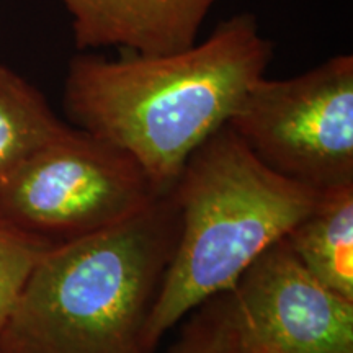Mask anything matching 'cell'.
Returning <instances> with one entry per match:
<instances>
[{"mask_svg":"<svg viewBox=\"0 0 353 353\" xmlns=\"http://www.w3.org/2000/svg\"><path fill=\"white\" fill-rule=\"evenodd\" d=\"M68 126L37 87L0 64V183Z\"/></svg>","mask_w":353,"mask_h":353,"instance_id":"9c48e42d","label":"cell"},{"mask_svg":"<svg viewBox=\"0 0 353 353\" xmlns=\"http://www.w3.org/2000/svg\"><path fill=\"white\" fill-rule=\"evenodd\" d=\"M272 57L273 44L252 13H237L203 43L169 54L108 59L81 51L69 63L64 110L74 126L123 149L169 192Z\"/></svg>","mask_w":353,"mask_h":353,"instance_id":"6da1fadb","label":"cell"},{"mask_svg":"<svg viewBox=\"0 0 353 353\" xmlns=\"http://www.w3.org/2000/svg\"><path fill=\"white\" fill-rule=\"evenodd\" d=\"M165 193L123 149L68 126L0 183V218L56 245L112 228Z\"/></svg>","mask_w":353,"mask_h":353,"instance_id":"277c9868","label":"cell"},{"mask_svg":"<svg viewBox=\"0 0 353 353\" xmlns=\"http://www.w3.org/2000/svg\"><path fill=\"white\" fill-rule=\"evenodd\" d=\"M0 353H2V352H0Z\"/></svg>","mask_w":353,"mask_h":353,"instance_id":"4fadbf2b","label":"cell"},{"mask_svg":"<svg viewBox=\"0 0 353 353\" xmlns=\"http://www.w3.org/2000/svg\"><path fill=\"white\" fill-rule=\"evenodd\" d=\"M52 245L0 218V329L33 268Z\"/></svg>","mask_w":353,"mask_h":353,"instance_id":"30bf717a","label":"cell"},{"mask_svg":"<svg viewBox=\"0 0 353 353\" xmlns=\"http://www.w3.org/2000/svg\"><path fill=\"white\" fill-rule=\"evenodd\" d=\"M245 343H247V352L249 353H281L280 350H276V348L265 345V343H260V342H252L245 339Z\"/></svg>","mask_w":353,"mask_h":353,"instance_id":"7c38bea8","label":"cell"},{"mask_svg":"<svg viewBox=\"0 0 353 353\" xmlns=\"http://www.w3.org/2000/svg\"><path fill=\"white\" fill-rule=\"evenodd\" d=\"M172 195L179 236L145 324L149 353L190 311L231 290L255 259L285 239L319 192L276 174L224 125L187 159Z\"/></svg>","mask_w":353,"mask_h":353,"instance_id":"3957f363","label":"cell"},{"mask_svg":"<svg viewBox=\"0 0 353 353\" xmlns=\"http://www.w3.org/2000/svg\"><path fill=\"white\" fill-rule=\"evenodd\" d=\"M224 296L247 341L281 353H353V301L311 275L286 239L255 259Z\"/></svg>","mask_w":353,"mask_h":353,"instance_id":"8992f818","label":"cell"},{"mask_svg":"<svg viewBox=\"0 0 353 353\" xmlns=\"http://www.w3.org/2000/svg\"><path fill=\"white\" fill-rule=\"evenodd\" d=\"M170 353H249L224 293L216 294L185 325Z\"/></svg>","mask_w":353,"mask_h":353,"instance_id":"8fae6325","label":"cell"},{"mask_svg":"<svg viewBox=\"0 0 353 353\" xmlns=\"http://www.w3.org/2000/svg\"><path fill=\"white\" fill-rule=\"evenodd\" d=\"M72 20L79 51L118 48L134 54H169L196 43L219 0H59Z\"/></svg>","mask_w":353,"mask_h":353,"instance_id":"52a82bcc","label":"cell"},{"mask_svg":"<svg viewBox=\"0 0 353 353\" xmlns=\"http://www.w3.org/2000/svg\"><path fill=\"white\" fill-rule=\"evenodd\" d=\"M285 239L311 275L353 301V183L319 192Z\"/></svg>","mask_w":353,"mask_h":353,"instance_id":"ba28073f","label":"cell"},{"mask_svg":"<svg viewBox=\"0 0 353 353\" xmlns=\"http://www.w3.org/2000/svg\"><path fill=\"white\" fill-rule=\"evenodd\" d=\"M228 125L265 165L316 192L353 183V56L260 77Z\"/></svg>","mask_w":353,"mask_h":353,"instance_id":"5b68a950","label":"cell"},{"mask_svg":"<svg viewBox=\"0 0 353 353\" xmlns=\"http://www.w3.org/2000/svg\"><path fill=\"white\" fill-rule=\"evenodd\" d=\"M179 224L170 190L112 228L52 245L0 329V352L149 353L145 324Z\"/></svg>","mask_w":353,"mask_h":353,"instance_id":"7a4b0ae2","label":"cell"}]
</instances>
